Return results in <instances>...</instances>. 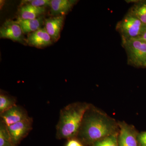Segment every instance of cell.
<instances>
[{
  "label": "cell",
  "mask_w": 146,
  "mask_h": 146,
  "mask_svg": "<svg viewBox=\"0 0 146 146\" xmlns=\"http://www.w3.org/2000/svg\"><path fill=\"white\" fill-rule=\"evenodd\" d=\"M115 125L112 119L91 110L90 106L84 115L78 136L85 143L93 144L115 133Z\"/></svg>",
  "instance_id": "obj_1"
},
{
  "label": "cell",
  "mask_w": 146,
  "mask_h": 146,
  "mask_svg": "<svg viewBox=\"0 0 146 146\" xmlns=\"http://www.w3.org/2000/svg\"><path fill=\"white\" fill-rule=\"evenodd\" d=\"M90 107L86 103L76 102L60 110L56 128V138L69 140L77 136L84 115Z\"/></svg>",
  "instance_id": "obj_2"
},
{
  "label": "cell",
  "mask_w": 146,
  "mask_h": 146,
  "mask_svg": "<svg viewBox=\"0 0 146 146\" xmlns=\"http://www.w3.org/2000/svg\"><path fill=\"white\" fill-rule=\"evenodd\" d=\"M146 28V25L129 11L116 27V30L121 37L122 42L137 39Z\"/></svg>",
  "instance_id": "obj_3"
},
{
  "label": "cell",
  "mask_w": 146,
  "mask_h": 146,
  "mask_svg": "<svg viewBox=\"0 0 146 146\" xmlns=\"http://www.w3.org/2000/svg\"><path fill=\"white\" fill-rule=\"evenodd\" d=\"M127 56L129 65L146 68V43L141 39H132L122 42Z\"/></svg>",
  "instance_id": "obj_4"
},
{
  "label": "cell",
  "mask_w": 146,
  "mask_h": 146,
  "mask_svg": "<svg viewBox=\"0 0 146 146\" xmlns=\"http://www.w3.org/2000/svg\"><path fill=\"white\" fill-rule=\"evenodd\" d=\"M33 119L29 117L19 122L7 126V130L13 143L16 145L26 137L33 129Z\"/></svg>",
  "instance_id": "obj_5"
},
{
  "label": "cell",
  "mask_w": 146,
  "mask_h": 146,
  "mask_svg": "<svg viewBox=\"0 0 146 146\" xmlns=\"http://www.w3.org/2000/svg\"><path fill=\"white\" fill-rule=\"evenodd\" d=\"M21 27L16 21L8 20L5 21L0 29L1 38L11 39L23 44L27 43Z\"/></svg>",
  "instance_id": "obj_6"
},
{
  "label": "cell",
  "mask_w": 146,
  "mask_h": 146,
  "mask_svg": "<svg viewBox=\"0 0 146 146\" xmlns=\"http://www.w3.org/2000/svg\"><path fill=\"white\" fill-rule=\"evenodd\" d=\"M0 117L1 121L7 126L23 121L30 117L26 110L18 105L0 114Z\"/></svg>",
  "instance_id": "obj_7"
},
{
  "label": "cell",
  "mask_w": 146,
  "mask_h": 146,
  "mask_svg": "<svg viewBox=\"0 0 146 146\" xmlns=\"http://www.w3.org/2000/svg\"><path fill=\"white\" fill-rule=\"evenodd\" d=\"M120 133L118 138L119 146H139L138 136L135 129L125 123L119 124Z\"/></svg>",
  "instance_id": "obj_8"
},
{
  "label": "cell",
  "mask_w": 146,
  "mask_h": 146,
  "mask_svg": "<svg viewBox=\"0 0 146 146\" xmlns=\"http://www.w3.org/2000/svg\"><path fill=\"white\" fill-rule=\"evenodd\" d=\"M53 42L45 27L29 33L26 39L27 44L39 48L50 46Z\"/></svg>",
  "instance_id": "obj_9"
},
{
  "label": "cell",
  "mask_w": 146,
  "mask_h": 146,
  "mask_svg": "<svg viewBox=\"0 0 146 146\" xmlns=\"http://www.w3.org/2000/svg\"><path fill=\"white\" fill-rule=\"evenodd\" d=\"M64 19L65 16H58L48 18L45 21V28L53 42H56L60 38Z\"/></svg>",
  "instance_id": "obj_10"
},
{
  "label": "cell",
  "mask_w": 146,
  "mask_h": 146,
  "mask_svg": "<svg viewBox=\"0 0 146 146\" xmlns=\"http://www.w3.org/2000/svg\"><path fill=\"white\" fill-rule=\"evenodd\" d=\"M76 2L73 0H50L49 7L51 13L55 16H65L70 11Z\"/></svg>",
  "instance_id": "obj_11"
},
{
  "label": "cell",
  "mask_w": 146,
  "mask_h": 146,
  "mask_svg": "<svg viewBox=\"0 0 146 146\" xmlns=\"http://www.w3.org/2000/svg\"><path fill=\"white\" fill-rule=\"evenodd\" d=\"M16 21L21 27L23 34H29L41 29L44 22L42 17L27 20L22 19L19 17Z\"/></svg>",
  "instance_id": "obj_12"
},
{
  "label": "cell",
  "mask_w": 146,
  "mask_h": 146,
  "mask_svg": "<svg viewBox=\"0 0 146 146\" xmlns=\"http://www.w3.org/2000/svg\"><path fill=\"white\" fill-rule=\"evenodd\" d=\"M46 11L44 7H36L29 5H23L19 10V18L22 19H34L41 17Z\"/></svg>",
  "instance_id": "obj_13"
},
{
  "label": "cell",
  "mask_w": 146,
  "mask_h": 146,
  "mask_svg": "<svg viewBox=\"0 0 146 146\" xmlns=\"http://www.w3.org/2000/svg\"><path fill=\"white\" fill-rule=\"evenodd\" d=\"M129 11L146 25V0L136 1Z\"/></svg>",
  "instance_id": "obj_14"
},
{
  "label": "cell",
  "mask_w": 146,
  "mask_h": 146,
  "mask_svg": "<svg viewBox=\"0 0 146 146\" xmlns=\"http://www.w3.org/2000/svg\"><path fill=\"white\" fill-rule=\"evenodd\" d=\"M15 97L1 92L0 94V114L5 112L17 105Z\"/></svg>",
  "instance_id": "obj_15"
},
{
  "label": "cell",
  "mask_w": 146,
  "mask_h": 146,
  "mask_svg": "<svg viewBox=\"0 0 146 146\" xmlns=\"http://www.w3.org/2000/svg\"><path fill=\"white\" fill-rule=\"evenodd\" d=\"M7 130V127L2 121L0 122V146H16Z\"/></svg>",
  "instance_id": "obj_16"
},
{
  "label": "cell",
  "mask_w": 146,
  "mask_h": 146,
  "mask_svg": "<svg viewBox=\"0 0 146 146\" xmlns=\"http://www.w3.org/2000/svg\"><path fill=\"white\" fill-rule=\"evenodd\" d=\"M118 140L117 133H115L95 142L91 146H119Z\"/></svg>",
  "instance_id": "obj_17"
},
{
  "label": "cell",
  "mask_w": 146,
  "mask_h": 146,
  "mask_svg": "<svg viewBox=\"0 0 146 146\" xmlns=\"http://www.w3.org/2000/svg\"><path fill=\"white\" fill-rule=\"evenodd\" d=\"M50 0H30L22 1L23 5H29L36 7L50 6Z\"/></svg>",
  "instance_id": "obj_18"
},
{
  "label": "cell",
  "mask_w": 146,
  "mask_h": 146,
  "mask_svg": "<svg viewBox=\"0 0 146 146\" xmlns=\"http://www.w3.org/2000/svg\"><path fill=\"white\" fill-rule=\"evenodd\" d=\"M138 140L141 146H146V131L141 133L138 136Z\"/></svg>",
  "instance_id": "obj_19"
},
{
  "label": "cell",
  "mask_w": 146,
  "mask_h": 146,
  "mask_svg": "<svg viewBox=\"0 0 146 146\" xmlns=\"http://www.w3.org/2000/svg\"><path fill=\"white\" fill-rule=\"evenodd\" d=\"M66 146H83L77 140L73 139H69Z\"/></svg>",
  "instance_id": "obj_20"
},
{
  "label": "cell",
  "mask_w": 146,
  "mask_h": 146,
  "mask_svg": "<svg viewBox=\"0 0 146 146\" xmlns=\"http://www.w3.org/2000/svg\"><path fill=\"white\" fill-rule=\"evenodd\" d=\"M137 39H141L146 43V28L145 29V30L143 31L139 37Z\"/></svg>",
  "instance_id": "obj_21"
},
{
  "label": "cell",
  "mask_w": 146,
  "mask_h": 146,
  "mask_svg": "<svg viewBox=\"0 0 146 146\" xmlns=\"http://www.w3.org/2000/svg\"></svg>",
  "instance_id": "obj_22"
}]
</instances>
